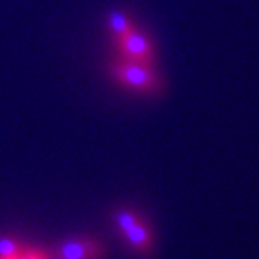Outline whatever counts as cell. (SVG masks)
<instances>
[{
  "label": "cell",
  "mask_w": 259,
  "mask_h": 259,
  "mask_svg": "<svg viewBox=\"0 0 259 259\" xmlns=\"http://www.w3.org/2000/svg\"><path fill=\"white\" fill-rule=\"evenodd\" d=\"M115 225L124 242L137 253L146 254L152 250L154 236L148 222L129 208H120L113 213Z\"/></svg>",
  "instance_id": "obj_1"
},
{
  "label": "cell",
  "mask_w": 259,
  "mask_h": 259,
  "mask_svg": "<svg viewBox=\"0 0 259 259\" xmlns=\"http://www.w3.org/2000/svg\"><path fill=\"white\" fill-rule=\"evenodd\" d=\"M113 78L127 89L154 93L161 89V81L151 65L138 64L132 61H121L112 65Z\"/></svg>",
  "instance_id": "obj_2"
},
{
  "label": "cell",
  "mask_w": 259,
  "mask_h": 259,
  "mask_svg": "<svg viewBox=\"0 0 259 259\" xmlns=\"http://www.w3.org/2000/svg\"><path fill=\"white\" fill-rule=\"evenodd\" d=\"M104 247L100 241L93 238H70L61 242L52 259H103Z\"/></svg>",
  "instance_id": "obj_3"
},
{
  "label": "cell",
  "mask_w": 259,
  "mask_h": 259,
  "mask_svg": "<svg viewBox=\"0 0 259 259\" xmlns=\"http://www.w3.org/2000/svg\"><path fill=\"white\" fill-rule=\"evenodd\" d=\"M116 47L126 61L146 65H152L154 62V49L151 40L137 30H132L126 36L116 39Z\"/></svg>",
  "instance_id": "obj_4"
},
{
  "label": "cell",
  "mask_w": 259,
  "mask_h": 259,
  "mask_svg": "<svg viewBox=\"0 0 259 259\" xmlns=\"http://www.w3.org/2000/svg\"><path fill=\"white\" fill-rule=\"evenodd\" d=\"M107 27L112 31V34L115 36V39L123 37L127 33H131L132 30H135L132 20L124 13H120V11H113V13L109 14Z\"/></svg>",
  "instance_id": "obj_5"
},
{
  "label": "cell",
  "mask_w": 259,
  "mask_h": 259,
  "mask_svg": "<svg viewBox=\"0 0 259 259\" xmlns=\"http://www.w3.org/2000/svg\"><path fill=\"white\" fill-rule=\"evenodd\" d=\"M20 245L13 238H0V259H13L20 254Z\"/></svg>",
  "instance_id": "obj_6"
},
{
  "label": "cell",
  "mask_w": 259,
  "mask_h": 259,
  "mask_svg": "<svg viewBox=\"0 0 259 259\" xmlns=\"http://www.w3.org/2000/svg\"><path fill=\"white\" fill-rule=\"evenodd\" d=\"M17 259H47V256L42 251L37 250H30V251H22Z\"/></svg>",
  "instance_id": "obj_7"
},
{
  "label": "cell",
  "mask_w": 259,
  "mask_h": 259,
  "mask_svg": "<svg viewBox=\"0 0 259 259\" xmlns=\"http://www.w3.org/2000/svg\"><path fill=\"white\" fill-rule=\"evenodd\" d=\"M13 259H17V257H13Z\"/></svg>",
  "instance_id": "obj_8"
}]
</instances>
